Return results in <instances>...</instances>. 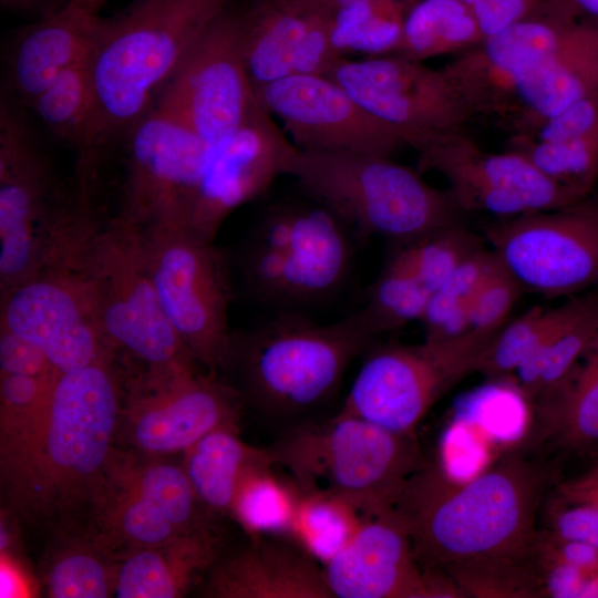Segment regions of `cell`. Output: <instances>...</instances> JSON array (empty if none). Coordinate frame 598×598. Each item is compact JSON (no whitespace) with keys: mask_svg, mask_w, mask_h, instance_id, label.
I'll use <instances>...</instances> for the list:
<instances>
[{"mask_svg":"<svg viewBox=\"0 0 598 598\" xmlns=\"http://www.w3.org/2000/svg\"><path fill=\"white\" fill-rule=\"evenodd\" d=\"M114 358L58 374L35 417L0 445L4 498L24 523L64 537L89 530L125 393Z\"/></svg>","mask_w":598,"mask_h":598,"instance_id":"obj_1","label":"cell"},{"mask_svg":"<svg viewBox=\"0 0 598 598\" xmlns=\"http://www.w3.org/2000/svg\"><path fill=\"white\" fill-rule=\"evenodd\" d=\"M474 116L530 135L574 102L598 93V23L558 0L483 40L443 68Z\"/></svg>","mask_w":598,"mask_h":598,"instance_id":"obj_2","label":"cell"},{"mask_svg":"<svg viewBox=\"0 0 598 598\" xmlns=\"http://www.w3.org/2000/svg\"><path fill=\"white\" fill-rule=\"evenodd\" d=\"M548 468L513 456L466 483L442 466L412 474L390 513L406 532L424 569L535 555L536 512Z\"/></svg>","mask_w":598,"mask_h":598,"instance_id":"obj_3","label":"cell"},{"mask_svg":"<svg viewBox=\"0 0 598 598\" xmlns=\"http://www.w3.org/2000/svg\"><path fill=\"white\" fill-rule=\"evenodd\" d=\"M229 0H135L102 18L87 53L95 96L91 143L78 169L100 175L112 144L155 104L161 91Z\"/></svg>","mask_w":598,"mask_h":598,"instance_id":"obj_4","label":"cell"},{"mask_svg":"<svg viewBox=\"0 0 598 598\" xmlns=\"http://www.w3.org/2000/svg\"><path fill=\"white\" fill-rule=\"evenodd\" d=\"M378 338L360 309L331 323L269 313L231 330L220 371L244 403L272 416H299L334 399L350 364Z\"/></svg>","mask_w":598,"mask_h":598,"instance_id":"obj_5","label":"cell"},{"mask_svg":"<svg viewBox=\"0 0 598 598\" xmlns=\"http://www.w3.org/2000/svg\"><path fill=\"white\" fill-rule=\"evenodd\" d=\"M311 199L269 206L226 251L235 293L269 313L309 315L350 279L359 240L329 207Z\"/></svg>","mask_w":598,"mask_h":598,"instance_id":"obj_6","label":"cell"},{"mask_svg":"<svg viewBox=\"0 0 598 598\" xmlns=\"http://www.w3.org/2000/svg\"><path fill=\"white\" fill-rule=\"evenodd\" d=\"M59 177L22 107L0 102V293L72 261L101 224Z\"/></svg>","mask_w":598,"mask_h":598,"instance_id":"obj_7","label":"cell"},{"mask_svg":"<svg viewBox=\"0 0 598 598\" xmlns=\"http://www.w3.org/2000/svg\"><path fill=\"white\" fill-rule=\"evenodd\" d=\"M286 175L329 207L358 240L404 241L460 224L453 196L391 156L296 148Z\"/></svg>","mask_w":598,"mask_h":598,"instance_id":"obj_8","label":"cell"},{"mask_svg":"<svg viewBox=\"0 0 598 598\" xmlns=\"http://www.w3.org/2000/svg\"><path fill=\"white\" fill-rule=\"evenodd\" d=\"M269 450L299 488L332 491L364 516L390 512L409 477L426 464L414 435L338 414L296 427Z\"/></svg>","mask_w":598,"mask_h":598,"instance_id":"obj_9","label":"cell"},{"mask_svg":"<svg viewBox=\"0 0 598 598\" xmlns=\"http://www.w3.org/2000/svg\"><path fill=\"white\" fill-rule=\"evenodd\" d=\"M73 264L103 338L116 353L151 370L199 367L162 310L138 228L115 217L101 221Z\"/></svg>","mask_w":598,"mask_h":598,"instance_id":"obj_10","label":"cell"},{"mask_svg":"<svg viewBox=\"0 0 598 598\" xmlns=\"http://www.w3.org/2000/svg\"><path fill=\"white\" fill-rule=\"evenodd\" d=\"M138 229L167 321L194 361L218 374L230 340L228 310L235 297L227 252L185 227Z\"/></svg>","mask_w":598,"mask_h":598,"instance_id":"obj_11","label":"cell"},{"mask_svg":"<svg viewBox=\"0 0 598 598\" xmlns=\"http://www.w3.org/2000/svg\"><path fill=\"white\" fill-rule=\"evenodd\" d=\"M497 331L470 330L448 341L390 342L365 351L338 415L414 435L434 403L477 367Z\"/></svg>","mask_w":598,"mask_h":598,"instance_id":"obj_12","label":"cell"},{"mask_svg":"<svg viewBox=\"0 0 598 598\" xmlns=\"http://www.w3.org/2000/svg\"><path fill=\"white\" fill-rule=\"evenodd\" d=\"M243 405L240 393L217 373L144 369L125 379L116 439L148 457L185 452L210 431L237 423Z\"/></svg>","mask_w":598,"mask_h":598,"instance_id":"obj_13","label":"cell"},{"mask_svg":"<svg viewBox=\"0 0 598 598\" xmlns=\"http://www.w3.org/2000/svg\"><path fill=\"white\" fill-rule=\"evenodd\" d=\"M485 238L524 290L573 297L598 289V200L487 224Z\"/></svg>","mask_w":598,"mask_h":598,"instance_id":"obj_14","label":"cell"},{"mask_svg":"<svg viewBox=\"0 0 598 598\" xmlns=\"http://www.w3.org/2000/svg\"><path fill=\"white\" fill-rule=\"evenodd\" d=\"M326 76L415 151L474 117L443 69L398 54L340 58Z\"/></svg>","mask_w":598,"mask_h":598,"instance_id":"obj_15","label":"cell"},{"mask_svg":"<svg viewBox=\"0 0 598 598\" xmlns=\"http://www.w3.org/2000/svg\"><path fill=\"white\" fill-rule=\"evenodd\" d=\"M155 104L215 147L260 107L243 51L240 11L227 8L187 52Z\"/></svg>","mask_w":598,"mask_h":598,"instance_id":"obj_16","label":"cell"},{"mask_svg":"<svg viewBox=\"0 0 598 598\" xmlns=\"http://www.w3.org/2000/svg\"><path fill=\"white\" fill-rule=\"evenodd\" d=\"M122 141L124 173L114 217L136 228L182 226L213 147L157 104Z\"/></svg>","mask_w":598,"mask_h":598,"instance_id":"obj_17","label":"cell"},{"mask_svg":"<svg viewBox=\"0 0 598 598\" xmlns=\"http://www.w3.org/2000/svg\"><path fill=\"white\" fill-rule=\"evenodd\" d=\"M0 329L39 348L59 373L116 355L103 338L73 261L47 268L0 293Z\"/></svg>","mask_w":598,"mask_h":598,"instance_id":"obj_18","label":"cell"},{"mask_svg":"<svg viewBox=\"0 0 598 598\" xmlns=\"http://www.w3.org/2000/svg\"><path fill=\"white\" fill-rule=\"evenodd\" d=\"M416 152L419 172L441 174L461 210L504 219L584 199L544 175L524 155L512 150L485 152L464 131L439 137Z\"/></svg>","mask_w":598,"mask_h":598,"instance_id":"obj_19","label":"cell"},{"mask_svg":"<svg viewBox=\"0 0 598 598\" xmlns=\"http://www.w3.org/2000/svg\"><path fill=\"white\" fill-rule=\"evenodd\" d=\"M297 146L261 106L234 134L213 147L189 198L182 227L215 240L224 221L264 195Z\"/></svg>","mask_w":598,"mask_h":598,"instance_id":"obj_20","label":"cell"},{"mask_svg":"<svg viewBox=\"0 0 598 598\" xmlns=\"http://www.w3.org/2000/svg\"><path fill=\"white\" fill-rule=\"evenodd\" d=\"M260 106L279 118L301 150L391 156L401 140L326 75L291 74L255 86Z\"/></svg>","mask_w":598,"mask_h":598,"instance_id":"obj_21","label":"cell"},{"mask_svg":"<svg viewBox=\"0 0 598 598\" xmlns=\"http://www.w3.org/2000/svg\"><path fill=\"white\" fill-rule=\"evenodd\" d=\"M322 569L333 598L463 597L444 573L420 565L406 532L390 512L365 516Z\"/></svg>","mask_w":598,"mask_h":598,"instance_id":"obj_22","label":"cell"},{"mask_svg":"<svg viewBox=\"0 0 598 598\" xmlns=\"http://www.w3.org/2000/svg\"><path fill=\"white\" fill-rule=\"evenodd\" d=\"M240 16L254 86L291 74L327 75L341 58L331 42L332 14L309 0H251Z\"/></svg>","mask_w":598,"mask_h":598,"instance_id":"obj_23","label":"cell"},{"mask_svg":"<svg viewBox=\"0 0 598 598\" xmlns=\"http://www.w3.org/2000/svg\"><path fill=\"white\" fill-rule=\"evenodd\" d=\"M107 0H62L21 28L3 49V96L20 107L64 69L86 58Z\"/></svg>","mask_w":598,"mask_h":598,"instance_id":"obj_24","label":"cell"},{"mask_svg":"<svg viewBox=\"0 0 598 598\" xmlns=\"http://www.w3.org/2000/svg\"><path fill=\"white\" fill-rule=\"evenodd\" d=\"M283 537L251 538L218 557L207 570L205 594L218 598H333L322 566Z\"/></svg>","mask_w":598,"mask_h":598,"instance_id":"obj_25","label":"cell"},{"mask_svg":"<svg viewBox=\"0 0 598 598\" xmlns=\"http://www.w3.org/2000/svg\"><path fill=\"white\" fill-rule=\"evenodd\" d=\"M219 551V540L208 526L162 545L136 549L118 561L114 596L183 597L207 573Z\"/></svg>","mask_w":598,"mask_h":598,"instance_id":"obj_26","label":"cell"},{"mask_svg":"<svg viewBox=\"0 0 598 598\" xmlns=\"http://www.w3.org/2000/svg\"><path fill=\"white\" fill-rule=\"evenodd\" d=\"M184 454L183 467L204 509L226 515L244 474L258 463L274 462L269 447L240 439L237 423L210 431Z\"/></svg>","mask_w":598,"mask_h":598,"instance_id":"obj_27","label":"cell"},{"mask_svg":"<svg viewBox=\"0 0 598 598\" xmlns=\"http://www.w3.org/2000/svg\"><path fill=\"white\" fill-rule=\"evenodd\" d=\"M598 333V291L569 297L557 324L523 361L515 374L530 401L558 384Z\"/></svg>","mask_w":598,"mask_h":598,"instance_id":"obj_28","label":"cell"},{"mask_svg":"<svg viewBox=\"0 0 598 598\" xmlns=\"http://www.w3.org/2000/svg\"><path fill=\"white\" fill-rule=\"evenodd\" d=\"M563 446L598 450V333L567 375L536 401Z\"/></svg>","mask_w":598,"mask_h":598,"instance_id":"obj_29","label":"cell"},{"mask_svg":"<svg viewBox=\"0 0 598 598\" xmlns=\"http://www.w3.org/2000/svg\"><path fill=\"white\" fill-rule=\"evenodd\" d=\"M45 128L76 153L89 152L95 118V96L87 55L61 71L28 106Z\"/></svg>","mask_w":598,"mask_h":598,"instance_id":"obj_30","label":"cell"},{"mask_svg":"<svg viewBox=\"0 0 598 598\" xmlns=\"http://www.w3.org/2000/svg\"><path fill=\"white\" fill-rule=\"evenodd\" d=\"M472 10L458 0H419L408 13L394 54L421 61L483 41Z\"/></svg>","mask_w":598,"mask_h":598,"instance_id":"obj_31","label":"cell"},{"mask_svg":"<svg viewBox=\"0 0 598 598\" xmlns=\"http://www.w3.org/2000/svg\"><path fill=\"white\" fill-rule=\"evenodd\" d=\"M299 489L287 539L323 566L349 544L365 516L354 504L332 491Z\"/></svg>","mask_w":598,"mask_h":598,"instance_id":"obj_32","label":"cell"},{"mask_svg":"<svg viewBox=\"0 0 598 598\" xmlns=\"http://www.w3.org/2000/svg\"><path fill=\"white\" fill-rule=\"evenodd\" d=\"M272 461L251 466L241 477L229 515L250 538L287 539L300 489L276 473Z\"/></svg>","mask_w":598,"mask_h":598,"instance_id":"obj_33","label":"cell"},{"mask_svg":"<svg viewBox=\"0 0 598 598\" xmlns=\"http://www.w3.org/2000/svg\"><path fill=\"white\" fill-rule=\"evenodd\" d=\"M107 472L158 507L182 532L208 526L183 466L162 460L136 462L135 455L120 457L113 452Z\"/></svg>","mask_w":598,"mask_h":598,"instance_id":"obj_34","label":"cell"},{"mask_svg":"<svg viewBox=\"0 0 598 598\" xmlns=\"http://www.w3.org/2000/svg\"><path fill=\"white\" fill-rule=\"evenodd\" d=\"M419 0H368L332 14L331 42L341 58L350 53L395 52L408 13Z\"/></svg>","mask_w":598,"mask_h":598,"instance_id":"obj_35","label":"cell"},{"mask_svg":"<svg viewBox=\"0 0 598 598\" xmlns=\"http://www.w3.org/2000/svg\"><path fill=\"white\" fill-rule=\"evenodd\" d=\"M391 244L392 249L384 262L411 277L432 295L465 260L484 247L476 235L460 224Z\"/></svg>","mask_w":598,"mask_h":598,"instance_id":"obj_36","label":"cell"},{"mask_svg":"<svg viewBox=\"0 0 598 598\" xmlns=\"http://www.w3.org/2000/svg\"><path fill=\"white\" fill-rule=\"evenodd\" d=\"M497 262L482 248L465 260L432 295L421 323L424 340L448 341L470 331L468 315L476 292Z\"/></svg>","mask_w":598,"mask_h":598,"instance_id":"obj_37","label":"cell"},{"mask_svg":"<svg viewBox=\"0 0 598 598\" xmlns=\"http://www.w3.org/2000/svg\"><path fill=\"white\" fill-rule=\"evenodd\" d=\"M511 150L581 198L589 196L598 178V134L559 142L513 135Z\"/></svg>","mask_w":598,"mask_h":598,"instance_id":"obj_38","label":"cell"},{"mask_svg":"<svg viewBox=\"0 0 598 598\" xmlns=\"http://www.w3.org/2000/svg\"><path fill=\"white\" fill-rule=\"evenodd\" d=\"M118 561L91 542L63 547L44 575L45 594L52 598L114 596Z\"/></svg>","mask_w":598,"mask_h":598,"instance_id":"obj_39","label":"cell"},{"mask_svg":"<svg viewBox=\"0 0 598 598\" xmlns=\"http://www.w3.org/2000/svg\"><path fill=\"white\" fill-rule=\"evenodd\" d=\"M444 573L463 597H543L536 554L525 559H493L456 564Z\"/></svg>","mask_w":598,"mask_h":598,"instance_id":"obj_40","label":"cell"},{"mask_svg":"<svg viewBox=\"0 0 598 598\" xmlns=\"http://www.w3.org/2000/svg\"><path fill=\"white\" fill-rule=\"evenodd\" d=\"M432 293L399 269L383 264L368 287L359 308L373 332L380 337L421 321Z\"/></svg>","mask_w":598,"mask_h":598,"instance_id":"obj_41","label":"cell"},{"mask_svg":"<svg viewBox=\"0 0 598 598\" xmlns=\"http://www.w3.org/2000/svg\"><path fill=\"white\" fill-rule=\"evenodd\" d=\"M564 312V302L555 308L534 306L506 323L483 355L476 372L489 378L515 373L556 326Z\"/></svg>","mask_w":598,"mask_h":598,"instance_id":"obj_42","label":"cell"},{"mask_svg":"<svg viewBox=\"0 0 598 598\" xmlns=\"http://www.w3.org/2000/svg\"><path fill=\"white\" fill-rule=\"evenodd\" d=\"M56 377L0 374V445L35 417Z\"/></svg>","mask_w":598,"mask_h":598,"instance_id":"obj_43","label":"cell"},{"mask_svg":"<svg viewBox=\"0 0 598 598\" xmlns=\"http://www.w3.org/2000/svg\"><path fill=\"white\" fill-rule=\"evenodd\" d=\"M523 292L520 283L497 259L471 305L470 330H501Z\"/></svg>","mask_w":598,"mask_h":598,"instance_id":"obj_44","label":"cell"},{"mask_svg":"<svg viewBox=\"0 0 598 598\" xmlns=\"http://www.w3.org/2000/svg\"><path fill=\"white\" fill-rule=\"evenodd\" d=\"M547 514L551 535L598 549V499L559 494Z\"/></svg>","mask_w":598,"mask_h":598,"instance_id":"obj_45","label":"cell"},{"mask_svg":"<svg viewBox=\"0 0 598 598\" xmlns=\"http://www.w3.org/2000/svg\"><path fill=\"white\" fill-rule=\"evenodd\" d=\"M598 134V93L580 99L528 135L543 142H559Z\"/></svg>","mask_w":598,"mask_h":598,"instance_id":"obj_46","label":"cell"},{"mask_svg":"<svg viewBox=\"0 0 598 598\" xmlns=\"http://www.w3.org/2000/svg\"><path fill=\"white\" fill-rule=\"evenodd\" d=\"M537 555L543 597H596L598 577H590L570 565L544 557L538 551Z\"/></svg>","mask_w":598,"mask_h":598,"instance_id":"obj_47","label":"cell"},{"mask_svg":"<svg viewBox=\"0 0 598 598\" xmlns=\"http://www.w3.org/2000/svg\"><path fill=\"white\" fill-rule=\"evenodd\" d=\"M0 374L53 377L59 372L34 344L0 329Z\"/></svg>","mask_w":598,"mask_h":598,"instance_id":"obj_48","label":"cell"},{"mask_svg":"<svg viewBox=\"0 0 598 598\" xmlns=\"http://www.w3.org/2000/svg\"><path fill=\"white\" fill-rule=\"evenodd\" d=\"M540 1L484 0L471 10L485 40L533 14Z\"/></svg>","mask_w":598,"mask_h":598,"instance_id":"obj_49","label":"cell"},{"mask_svg":"<svg viewBox=\"0 0 598 598\" xmlns=\"http://www.w3.org/2000/svg\"><path fill=\"white\" fill-rule=\"evenodd\" d=\"M537 551L547 558L570 565L590 577H598V549L587 544L539 532Z\"/></svg>","mask_w":598,"mask_h":598,"instance_id":"obj_50","label":"cell"},{"mask_svg":"<svg viewBox=\"0 0 598 598\" xmlns=\"http://www.w3.org/2000/svg\"><path fill=\"white\" fill-rule=\"evenodd\" d=\"M558 492L564 496L598 499V462L582 476L561 484Z\"/></svg>","mask_w":598,"mask_h":598,"instance_id":"obj_51","label":"cell"},{"mask_svg":"<svg viewBox=\"0 0 598 598\" xmlns=\"http://www.w3.org/2000/svg\"><path fill=\"white\" fill-rule=\"evenodd\" d=\"M23 594L24 585L20 573L2 556L0 568V597H21Z\"/></svg>","mask_w":598,"mask_h":598,"instance_id":"obj_52","label":"cell"},{"mask_svg":"<svg viewBox=\"0 0 598 598\" xmlns=\"http://www.w3.org/2000/svg\"><path fill=\"white\" fill-rule=\"evenodd\" d=\"M577 17L598 23V0H561Z\"/></svg>","mask_w":598,"mask_h":598,"instance_id":"obj_53","label":"cell"},{"mask_svg":"<svg viewBox=\"0 0 598 598\" xmlns=\"http://www.w3.org/2000/svg\"><path fill=\"white\" fill-rule=\"evenodd\" d=\"M62 0H1L2 6L14 9H34L45 7L47 12L56 7ZM45 12V13H47Z\"/></svg>","mask_w":598,"mask_h":598,"instance_id":"obj_54","label":"cell"},{"mask_svg":"<svg viewBox=\"0 0 598 598\" xmlns=\"http://www.w3.org/2000/svg\"><path fill=\"white\" fill-rule=\"evenodd\" d=\"M323 10L333 14L337 10L368 0H309Z\"/></svg>","mask_w":598,"mask_h":598,"instance_id":"obj_55","label":"cell"},{"mask_svg":"<svg viewBox=\"0 0 598 598\" xmlns=\"http://www.w3.org/2000/svg\"><path fill=\"white\" fill-rule=\"evenodd\" d=\"M596 597H598V578H597V591H596Z\"/></svg>","mask_w":598,"mask_h":598,"instance_id":"obj_56","label":"cell"}]
</instances>
